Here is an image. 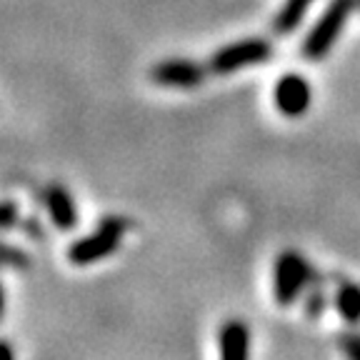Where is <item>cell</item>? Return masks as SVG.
<instances>
[{
	"mask_svg": "<svg viewBox=\"0 0 360 360\" xmlns=\"http://www.w3.org/2000/svg\"><path fill=\"white\" fill-rule=\"evenodd\" d=\"M313 283V270L298 250H283L273 263V298L281 308H290Z\"/></svg>",
	"mask_w": 360,
	"mask_h": 360,
	"instance_id": "1",
	"label": "cell"
},
{
	"mask_svg": "<svg viewBox=\"0 0 360 360\" xmlns=\"http://www.w3.org/2000/svg\"><path fill=\"white\" fill-rule=\"evenodd\" d=\"M125 233V223L120 218H105L96 231H90L80 240H75L68 248V260L75 268H85V265H96L101 260L110 258L120 248Z\"/></svg>",
	"mask_w": 360,
	"mask_h": 360,
	"instance_id": "2",
	"label": "cell"
},
{
	"mask_svg": "<svg viewBox=\"0 0 360 360\" xmlns=\"http://www.w3.org/2000/svg\"><path fill=\"white\" fill-rule=\"evenodd\" d=\"M355 6H358V0H330V6L326 8L321 20L315 22L303 43L305 60L318 63L330 53V48L335 45L338 35L343 33L345 22H348L350 13L355 11Z\"/></svg>",
	"mask_w": 360,
	"mask_h": 360,
	"instance_id": "3",
	"label": "cell"
},
{
	"mask_svg": "<svg viewBox=\"0 0 360 360\" xmlns=\"http://www.w3.org/2000/svg\"><path fill=\"white\" fill-rule=\"evenodd\" d=\"M273 56V45L263 38H248V40H238L220 48L208 63V70L215 75H231L238 70H245V68L253 65H263L270 60Z\"/></svg>",
	"mask_w": 360,
	"mask_h": 360,
	"instance_id": "4",
	"label": "cell"
},
{
	"mask_svg": "<svg viewBox=\"0 0 360 360\" xmlns=\"http://www.w3.org/2000/svg\"><path fill=\"white\" fill-rule=\"evenodd\" d=\"M273 101L285 118H300L313 103V90L300 73H285L273 88Z\"/></svg>",
	"mask_w": 360,
	"mask_h": 360,
	"instance_id": "5",
	"label": "cell"
},
{
	"mask_svg": "<svg viewBox=\"0 0 360 360\" xmlns=\"http://www.w3.org/2000/svg\"><path fill=\"white\" fill-rule=\"evenodd\" d=\"M205 68H200L193 60H165L158 63L150 70V78L155 85H163V88H175V90H191L202 85L205 80Z\"/></svg>",
	"mask_w": 360,
	"mask_h": 360,
	"instance_id": "6",
	"label": "cell"
},
{
	"mask_svg": "<svg viewBox=\"0 0 360 360\" xmlns=\"http://www.w3.org/2000/svg\"><path fill=\"white\" fill-rule=\"evenodd\" d=\"M218 360H250V328L248 323H223L218 330Z\"/></svg>",
	"mask_w": 360,
	"mask_h": 360,
	"instance_id": "7",
	"label": "cell"
},
{
	"mask_svg": "<svg viewBox=\"0 0 360 360\" xmlns=\"http://www.w3.org/2000/svg\"><path fill=\"white\" fill-rule=\"evenodd\" d=\"M45 210L51 215V223L56 225L58 231L68 233L78 225V208H75V200L70 195L65 186H51L45 188Z\"/></svg>",
	"mask_w": 360,
	"mask_h": 360,
	"instance_id": "8",
	"label": "cell"
},
{
	"mask_svg": "<svg viewBox=\"0 0 360 360\" xmlns=\"http://www.w3.org/2000/svg\"><path fill=\"white\" fill-rule=\"evenodd\" d=\"M313 6V0H285V6L281 8V13L273 20V30L278 35H288L298 28L300 20L305 18L308 8Z\"/></svg>",
	"mask_w": 360,
	"mask_h": 360,
	"instance_id": "9",
	"label": "cell"
},
{
	"mask_svg": "<svg viewBox=\"0 0 360 360\" xmlns=\"http://www.w3.org/2000/svg\"><path fill=\"white\" fill-rule=\"evenodd\" d=\"M335 310L345 323H350V326H358V323H360V285L345 283V285L338 288Z\"/></svg>",
	"mask_w": 360,
	"mask_h": 360,
	"instance_id": "10",
	"label": "cell"
},
{
	"mask_svg": "<svg viewBox=\"0 0 360 360\" xmlns=\"http://www.w3.org/2000/svg\"><path fill=\"white\" fill-rule=\"evenodd\" d=\"M338 348L343 350L348 360H360V333L348 330L338 335Z\"/></svg>",
	"mask_w": 360,
	"mask_h": 360,
	"instance_id": "11",
	"label": "cell"
},
{
	"mask_svg": "<svg viewBox=\"0 0 360 360\" xmlns=\"http://www.w3.org/2000/svg\"><path fill=\"white\" fill-rule=\"evenodd\" d=\"M313 285V283H310ZM308 295H305V313L310 315V318H318V315L326 310V295H323L321 288H310V290H305Z\"/></svg>",
	"mask_w": 360,
	"mask_h": 360,
	"instance_id": "12",
	"label": "cell"
},
{
	"mask_svg": "<svg viewBox=\"0 0 360 360\" xmlns=\"http://www.w3.org/2000/svg\"><path fill=\"white\" fill-rule=\"evenodd\" d=\"M15 213H18L15 202L13 200L3 202V228H6V231H11L13 225H15Z\"/></svg>",
	"mask_w": 360,
	"mask_h": 360,
	"instance_id": "13",
	"label": "cell"
},
{
	"mask_svg": "<svg viewBox=\"0 0 360 360\" xmlns=\"http://www.w3.org/2000/svg\"><path fill=\"white\" fill-rule=\"evenodd\" d=\"M6 263L8 265H15V268H25V265H28V255L25 253H20L18 255L15 250H13V245H6Z\"/></svg>",
	"mask_w": 360,
	"mask_h": 360,
	"instance_id": "14",
	"label": "cell"
},
{
	"mask_svg": "<svg viewBox=\"0 0 360 360\" xmlns=\"http://www.w3.org/2000/svg\"><path fill=\"white\" fill-rule=\"evenodd\" d=\"M3 360H13V345L8 340L3 343Z\"/></svg>",
	"mask_w": 360,
	"mask_h": 360,
	"instance_id": "15",
	"label": "cell"
}]
</instances>
